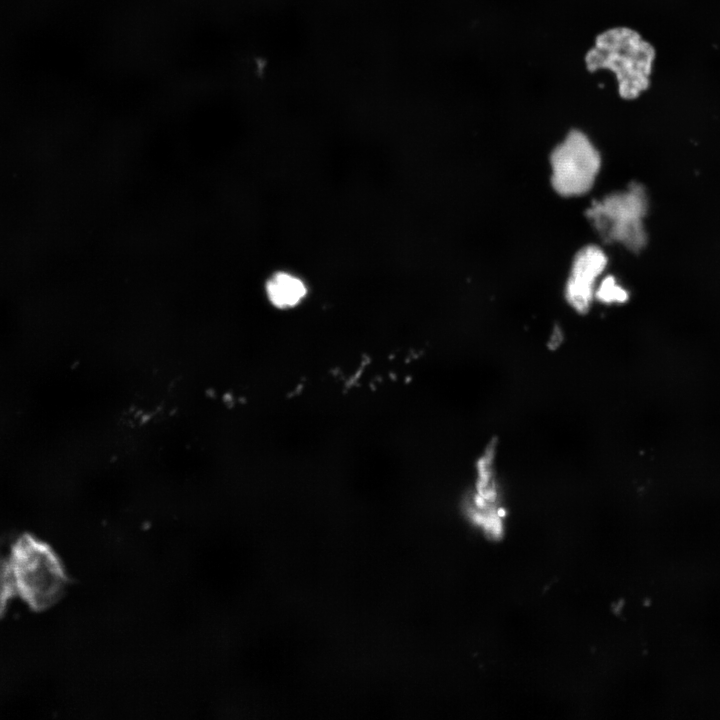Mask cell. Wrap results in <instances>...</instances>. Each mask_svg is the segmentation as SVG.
Listing matches in <instances>:
<instances>
[{"mask_svg": "<svg viewBox=\"0 0 720 720\" xmlns=\"http://www.w3.org/2000/svg\"><path fill=\"white\" fill-rule=\"evenodd\" d=\"M655 60L653 44L627 26L600 32L584 56L588 71L607 70L614 75L624 100H635L650 88Z\"/></svg>", "mask_w": 720, "mask_h": 720, "instance_id": "1", "label": "cell"}, {"mask_svg": "<svg viewBox=\"0 0 720 720\" xmlns=\"http://www.w3.org/2000/svg\"><path fill=\"white\" fill-rule=\"evenodd\" d=\"M11 560L18 595L36 612L57 604L70 583L65 567L55 550L30 533L16 535Z\"/></svg>", "mask_w": 720, "mask_h": 720, "instance_id": "2", "label": "cell"}, {"mask_svg": "<svg viewBox=\"0 0 720 720\" xmlns=\"http://www.w3.org/2000/svg\"><path fill=\"white\" fill-rule=\"evenodd\" d=\"M647 208L648 200L644 188L633 183L624 192L593 201L586 211V216L604 241L619 242L637 252L647 241L642 221Z\"/></svg>", "mask_w": 720, "mask_h": 720, "instance_id": "3", "label": "cell"}, {"mask_svg": "<svg viewBox=\"0 0 720 720\" xmlns=\"http://www.w3.org/2000/svg\"><path fill=\"white\" fill-rule=\"evenodd\" d=\"M552 186L565 197L587 193L599 172L601 159L589 138L571 130L553 150L550 158Z\"/></svg>", "mask_w": 720, "mask_h": 720, "instance_id": "4", "label": "cell"}, {"mask_svg": "<svg viewBox=\"0 0 720 720\" xmlns=\"http://www.w3.org/2000/svg\"><path fill=\"white\" fill-rule=\"evenodd\" d=\"M606 265V254L598 246H586L576 254L565 287L566 300L576 312H588L594 298L596 281Z\"/></svg>", "mask_w": 720, "mask_h": 720, "instance_id": "5", "label": "cell"}, {"mask_svg": "<svg viewBox=\"0 0 720 720\" xmlns=\"http://www.w3.org/2000/svg\"><path fill=\"white\" fill-rule=\"evenodd\" d=\"M306 292V286L299 278L284 272L274 274L266 283L269 301L280 309L296 306Z\"/></svg>", "mask_w": 720, "mask_h": 720, "instance_id": "6", "label": "cell"}, {"mask_svg": "<svg viewBox=\"0 0 720 720\" xmlns=\"http://www.w3.org/2000/svg\"><path fill=\"white\" fill-rule=\"evenodd\" d=\"M15 536H0V618L8 608L10 600L16 596V588L11 560V547Z\"/></svg>", "mask_w": 720, "mask_h": 720, "instance_id": "7", "label": "cell"}, {"mask_svg": "<svg viewBox=\"0 0 720 720\" xmlns=\"http://www.w3.org/2000/svg\"><path fill=\"white\" fill-rule=\"evenodd\" d=\"M594 298L604 304H623L629 299V294L613 276H607L595 289Z\"/></svg>", "mask_w": 720, "mask_h": 720, "instance_id": "8", "label": "cell"}, {"mask_svg": "<svg viewBox=\"0 0 720 720\" xmlns=\"http://www.w3.org/2000/svg\"><path fill=\"white\" fill-rule=\"evenodd\" d=\"M563 336L564 335L562 333V330L559 327H554L552 334L549 338V341L547 343L549 349L550 350L557 349L563 341Z\"/></svg>", "mask_w": 720, "mask_h": 720, "instance_id": "9", "label": "cell"}]
</instances>
